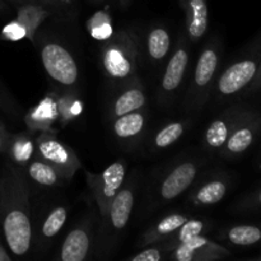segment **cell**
<instances>
[{
	"instance_id": "obj_1",
	"label": "cell",
	"mask_w": 261,
	"mask_h": 261,
	"mask_svg": "<svg viewBox=\"0 0 261 261\" xmlns=\"http://www.w3.org/2000/svg\"><path fill=\"white\" fill-rule=\"evenodd\" d=\"M0 226L13 256H25L33 236L30 188L23 171L10 162L0 178Z\"/></svg>"
},
{
	"instance_id": "obj_2",
	"label": "cell",
	"mask_w": 261,
	"mask_h": 261,
	"mask_svg": "<svg viewBox=\"0 0 261 261\" xmlns=\"http://www.w3.org/2000/svg\"><path fill=\"white\" fill-rule=\"evenodd\" d=\"M222 50L223 47L221 41L218 38H213L206 42L199 54L191 82L184 99V109L186 111H200L211 99L221 66Z\"/></svg>"
},
{
	"instance_id": "obj_3",
	"label": "cell",
	"mask_w": 261,
	"mask_h": 261,
	"mask_svg": "<svg viewBox=\"0 0 261 261\" xmlns=\"http://www.w3.org/2000/svg\"><path fill=\"white\" fill-rule=\"evenodd\" d=\"M261 63V38L240 59L229 64L214 84L212 98L216 102H227L245 96L255 81Z\"/></svg>"
},
{
	"instance_id": "obj_4",
	"label": "cell",
	"mask_w": 261,
	"mask_h": 261,
	"mask_svg": "<svg viewBox=\"0 0 261 261\" xmlns=\"http://www.w3.org/2000/svg\"><path fill=\"white\" fill-rule=\"evenodd\" d=\"M138 55L139 46L132 31H120L112 36L101 53V65L106 78L120 84L134 78Z\"/></svg>"
},
{
	"instance_id": "obj_5",
	"label": "cell",
	"mask_w": 261,
	"mask_h": 261,
	"mask_svg": "<svg viewBox=\"0 0 261 261\" xmlns=\"http://www.w3.org/2000/svg\"><path fill=\"white\" fill-rule=\"evenodd\" d=\"M203 165L204 160L199 158H188L173 163L155 185L149 212L176 200L186 193L196 181Z\"/></svg>"
},
{
	"instance_id": "obj_6",
	"label": "cell",
	"mask_w": 261,
	"mask_h": 261,
	"mask_svg": "<svg viewBox=\"0 0 261 261\" xmlns=\"http://www.w3.org/2000/svg\"><path fill=\"white\" fill-rule=\"evenodd\" d=\"M135 181L124 184L114 200L111 201L106 216L102 218V247L105 255L111 252L112 246L125 231L132 217L135 203Z\"/></svg>"
},
{
	"instance_id": "obj_7",
	"label": "cell",
	"mask_w": 261,
	"mask_h": 261,
	"mask_svg": "<svg viewBox=\"0 0 261 261\" xmlns=\"http://www.w3.org/2000/svg\"><path fill=\"white\" fill-rule=\"evenodd\" d=\"M41 63L51 81L65 89L75 88L79 69L70 51L55 40H45L40 48Z\"/></svg>"
},
{
	"instance_id": "obj_8",
	"label": "cell",
	"mask_w": 261,
	"mask_h": 261,
	"mask_svg": "<svg viewBox=\"0 0 261 261\" xmlns=\"http://www.w3.org/2000/svg\"><path fill=\"white\" fill-rule=\"evenodd\" d=\"M126 163L119 160L107 166L101 173H91L86 171L87 184L92 191L99 216H106L109 206L126 180Z\"/></svg>"
},
{
	"instance_id": "obj_9",
	"label": "cell",
	"mask_w": 261,
	"mask_h": 261,
	"mask_svg": "<svg viewBox=\"0 0 261 261\" xmlns=\"http://www.w3.org/2000/svg\"><path fill=\"white\" fill-rule=\"evenodd\" d=\"M186 32H181L177 45L166 65L162 79L158 87V102L163 106H168L175 99L176 93L180 89L186 70L190 63V47Z\"/></svg>"
},
{
	"instance_id": "obj_10",
	"label": "cell",
	"mask_w": 261,
	"mask_h": 261,
	"mask_svg": "<svg viewBox=\"0 0 261 261\" xmlns=\"http://www.w3.org/2000/svg\"><path fill=\"white\" fill-rule=\"evenodd\" d=\"M261 134V112L249 107L236 126L232 130L219 157L224 160H236L244 155L259 139Z\"/></svg>"
},
{
	"instance_id": "obj_11",
	"label": "cell",
	"mask_w": 261,
	"mask_h": 261,
	"mask_svg": "<svg viewBox=\"0 0 261 261\" xmlns=\"http://www.w3.org/2000/svg\"><path fill=\"white\" fill-rule=\"evenodd\" d=\"M36 154L37 158L53 166L66 181L71 180L81 167V161L74 150L47 134L41 135L36 140Z\"/></svg>"
},
{
	"instance_id": "obj_12",
	"label": "cell",
	"mask_w": 261,
	"mask_h": 261,
	"mask_svg": "<svg viewBox=\"0 0 261 261\" xmlns=\"http://www.w3.org/2000/svg\"><path fill=\"white\" fill-rule=\"evenodd\" d=\"M250 106L237 103L224 110L221 115L216 117L211 124L206 126L203 135V147L211 154H219L223 149L224 144L228 140L232 130L236 126L242 115L246 112Z\"/></svg>"
},
{
	"instance_id": "obj_13",
	"label": "cell",
	"mask_w": 261,
	"mask_h": 261,
	"mask_svg": "<svg viewBox=\"0 0 261 261\" xmlns=\"http://www.w3.org/2000/svg\"><path fill=\"white\" fill-rule=\"evenodd\" d=\"M231 256V251L204 236L190 240L180 245L168 255V259L176 261H212Z\"/></svg>"
},
{
	"instance_id": "obj_14",
	"label": "cell",
	"mask_w": 261,
	"mask_h": 261,
	"mask_svg": "<svg viewBox=\"0 0 261 261\" xmlns=\"http://www.w3.org/2000/svg\"><path fill=\"white\" fill-rule=\"evenodd\" d=\"M231 177L226 173H216L206 180L199 182L186 198V201L194 208H204L218 204L227 195L231 186Z\"/></svg>"
},
{
	"instance_id": "obj_15",
	"label": "cell",
	"mask_w": 261,
	"mask_h": 261,
	"mask_svg": "<svg viewBox=\"0 0 261 261\" xmlns=\"http://www.w3.org/2000/svg\"><path fill=\"white\" fill-rule=\"evenodd\" d=\"M147 105L144 86L134 76L126 83L121 84V88L112 97L109 106V117L114 120L129 112L144 109Z\"/></svg>"
},
{
	"instance_id": "obj_16",
	"label": "cell",
	"mask_w": 261,
	"mask_h": 261,
	"mask_svg": "<svg viewBox=\"0 0 261 261\" xmlns=\"http://www.w3.org/2000/svg\"><path fill=\"white\" fill-rule=\"evenodd\" d=\"M92 219L87 218L74 227L64 240L59 259L61 261H83L87 259L92 245Z\"/></svg>"
},
{
	"instance_id": "obj_17",
	"label": "cell",
	"mask_w": 261,
	"mask_h": 261,
	"mask_svg": "<svg viewBox=\"0 0 261 261\" xmlns=\"http://www.w3.org/2000/svg\"><path fill=\"white\" fill-rule=\"evenodd\" d=\"M184 10L186 14V36L190 42H198L208 30L209 13L206 0H188Z\"/></svg>"
},
{
	"instance_id": "obj_18",
	"label": "cell",
	"mask_w": 261,
	"mask_h": 261,
	"mask_svg": "<svg viewBox=\"0 0 261 261\" xmlns=\"http://www.w3.org/2000/svg\"><path fill=\"white\" fill-rule=\"evenodd\" d=\"M112 133L121 142H132L142 137L147 126V112L144 109L129 112L111 120Z\"/></svg>"
},
{
	"instance_id": "obj_19",
	"label": "cell",
	"mask_w": 261,
	"mask_h": 261,
	"mask_svg": "<svg viewBox=\"0 0 261 261\" xmlns=\"http://www.w3.org/2000/svg\"><path fill=\"white\" fill-rule=\"evenodd\" d=\"M189 219V217L184 213H172L163 217L162 219L150 226L144 233L140 236L137 246L145 247L148 245L157 244V242L165 241L172 233H175L184 223Z\"/></svg>"
},
{
	"instance_id": "obj_20",
	"label": "cell",
	"mask_w": 261,
	"mask_h": 261,
	"mask_svg": "<svg viewBox=\"0 0 261 261\" xmlns=\"http://www.w3.org/2000/svg\"><path fill=\"white\" fill-rule=\"evenodd\" d=\"M222 237L232 246H255L261 244V224H236L224 229Z\"/></svg>"
},
{
	"instance_id": "obj_21",
	"label": "cell",
	"mask_w": 261,
	"mask_h": 261,
	"mask_svg": "<svg viewBox=\"0 0 261 261\" xmlns=\"http://www.w3.org/2000/svg\"><path fill=\"white\" fill-rule=\"evenodd\" d=\"M211 227V223L204 219H198V218H189L175 233L171 234L167 240H165V245L168 250V255L172 251L173 249H176L180 245L186 244L190 240L196 239L199 236H204L206 231ZM168 259V257H167Z\"/></svg>"
},
{
	"instance_id": "obj_22",
	"label": "cell",
	"mask_w": 261,
	"mask_h": 261,
	"mask_svg": "<svg viewBox=\"0 0 261 261\" xmlns=\"http://www.w3.org/2000/svg\"><path fill=\"white\" fill-rule=\"evenodd\" d=\"M171 50V36L167 28L157 25L147 35V53L154 63H161L167 58Z\"/></svg>"
},
{
	"instance_id": "obj_23",
	"label": "cell",
	"mask_w": 261,
	"mask_h": 261,
	"mask_svg": "<svg viewBox=\"0 0 261 261\" xmlns=\"http://www.w3.org/2000/svg\"><path fill=\"white\" fill-rule=\"evenodd\" d=\"M68 219V209L66 206L59 205L51 209L43 222L41 223L40 232H38L37 242L40 241L42 245H47L53 241L56 236L61 232L64 224Z\"/></svg>"
},
{
	"instance_id": "obj_24",
	"label": "cell",
	"mask_w": 261,
	"mask_h": 261,
	"mask_svg": "<svg viewBox=\"0 0 261 261\" xmlns=\"http://www.w3.org/2000/svg\"><path fill=\"white\" fill-rule=\"evenodd\" d=\"M28 176L31 180L36 184L46 188H53V186L61 185L64 181H66L53 166L46 163L45 161L36 158L35 161H31L27 168Z\"/></svg>"
},
{
	"instance_id": "obj_25",
	"label": "cell",
	"mask_w": 261,
	"mask_h": 261,
	"mask_svg": "<svg viewBox=\"0 0 261 261\" xmlns=\"http://www.w3.org/2000/svg\"><path fill=\"white\" fill-rule=\"evenodd\" d=\"M188 121H172L161 127L150 142L152 150H163L170 148L182 138L188 129Z\"/></svg>"
},
{
	"instance_id": "obj_26",
	"label": "cell",
	"mask_w": 261,
	"mask_h": 261,
	"mask_svg": "<svg viewBox=\"0 0 261 261\" xmlns=\"http://www.w3.org/2000/svg\"><path fill=\"white\" fill-rule=\"evenodd\" d=\"M168 257V250L165 242L161 241L157 244L148 245L143 247L139 252L130 257L132 261H161Z\"/></svg>"
},
{
	"instance_id": "obj_27",
	"label": "cell",
	"mask_w": 261,
	"mask_h": 261,
	"mask_svg": "<svg viewBox=\"0 0 261 261\" xmlns=\"http://www.w3.org/2000/svg\"><path fill=\"white\" fill-rule=\"evenodd\" d=\"M234 209L239 212H260L261 211V188L242 198L236 204Z\"/></svg>"
},
{
	"instance_id": "obj_28",
	"label": "cell",
	"mask_w": 261,
	"mask_h": 261,
	"mask_svg": "<svg viewBox=\"0 0 261 261\" xmlns=\"http://www.w3.org/2000/svg\"><path fill=\"white\" fill-rule=\"evenodd\" d=\"M259 91H261V63H260V68H259V71H257L256 78H255V81L252 82V84L250 86V88L247 89V92L245 93V96H246V94L255 93V92H259Z\"/></svg>"
},
{
	"instance_id": "obj_29",
	"label": "cell",
	"mask_w": 261,
	"mask_h": 261,
	"mask_svg": "<svg viewBox=\"0 0 261 261\" xmlns=\"http://www.w3.org/2000/svg\"><path fill=\"white\" fill-rule=\"evenodd\" d=\"M12 3H14V4H18V5H24L27 4V3H31L32 0H10Z\"/></svg>"
},
{
	"instance_id": "obj_30",
	"label": "cell",
	"mask_w": 261,
	"mask_h": 261,
	"mask_svg": "<svg viewBox=\"0 0 261 261\" xmlns=\"http://www.w3.org/2000/svg\"><path fill=\"white\" fill-rule=\"evenodd\" d=\"M7 10H8L7 4H5L3 0H0V13H4V12H7Z\"/></svg>"
},
{
	"instance_id": "obj_31",
	"label": "cell",
	"mask_w": 261,
	"mask_h": 261,
	"mask_svg": "<svg viewBox=\"0 0 261 261\" xmlns=\"http://www.w3.org/2000/svg\"><path fill=\"white\" fill-rule=\"evenodd\" d=\"M130 2H132V0H120V3H121L122 7H126Z\"/></svg>"
},
{
	"instance_id": "obj_32",
	"label": "cell",
	"mask_w": 261,
	"mask_h": 261,
	"mask_svg": "<svg viewBox=\"0 0 261 261\" xmlns=\"http://www.w3.org/2000/svg\"><path fill=\"white\" fill-rule=\"evenodd\" d=\"M178 2H180L181 8H182V9H184V7H185V4H186V2H188V0H178Z\"/></svg>"
},
{
	"instance_id": "obj_33",
	"label": "cell",
	"mask_w": 261,
	"mask_h": 261,
	"mask_svg": "<svg viewBox=\"0 0 261 261\" xmlns=\"http://www.w3.org/2000/svg\"><path fill=\"white\" fill-rule=\"evenodd\" d=\"M41 2H43V3H53L54 0H41Z\"/></svg>"
},
{
	"instance_id": "obj_34",
	"label": "cell",
	"mask_w": 261,
	"mask_h": 261,
	"mask_svg": "<svg viewBox=\"0 0 261 261\" xmlns=\"http://www.w3.org/2000/svg\"><path fill=\"white\" fill-rule=\"evenodd\" d=\"M255 260H257V261H261V254H260L259 256H257V257H255Z\"/></svg>"
}]
</instances>
